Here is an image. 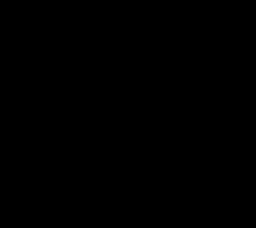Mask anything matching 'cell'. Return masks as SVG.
I'll return each mask as SVG.
<instances>
[]
</instances>
